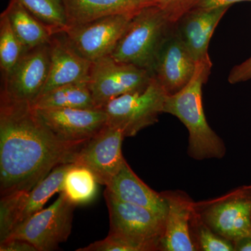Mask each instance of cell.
I'll return each instance as SVG.
<instances>
[{
	"instance_id": "4dcf8cb0",
	"label": "cell",
	"mask_w": 251,
	"mask_h": 251,
	"mask_svg": "<svg viewBox=\"0 0 251 251\" xmlns=\"http://www.w3.org/2000/svg\"><path fill=\"white\" fill-rule=\"evenodd\" d=\"M234 244V251H251V235L238 239Z\"/></svg>"
},
{
	"instance_id": "5bb4252c",
	"label": "cell",
	"mask_w": 251,
	"mask_h": 251,
	"mask_svg": "<svg viewBox=\"0 0 251 251\" xmlns=\"http://www.w3.org/2000/svg\"><path fill=\"white\" fill-rule=\"evenodd\" d=\"M228 9L196 7L175 23L176 34L196 62L211 59L208 48L211 36Z\"/></svg>"
},
{
	"instance_id": "8992f818",
	"label": "cell",
	"mask_w": 251,
	"mask_h": 251,
	"mask_svg": "<svg viewBox=\"0 0 251 251\" xmlns=\"http://www.w3.org/2000/svg\"><path fill=\"white\" fill-rule=\"evenodd\" d=\"M194 210L209 228L233 242L251 235V185L194 202Z\"/></svg>"
},
{
	"instance_id": "3957f363",
	"label": "cell",
	"mask_w": 251,
	"mask_h": 251,
	"mask_svg": "<svg viewBox=\"0 0 251 251\" xmlns=\"http://www.w3.org/2000/svg\"><path fill=\"white\" fill-rule=\"evenodd\" d=\"M174 25L156 6H145L130 20L110 56L152 75L157 54Z\"/></svg>"
},
{
	"instance_id": "ba28073f",
	"label": "cell",
	"mask_w": 251,
	"mask_h": 251,
	"mask_svg": "<svg viewBox=\"0 0 251 251\" xmlns=\"http://www.w3.org/2000/svg\"><path fill=\"white\" fill-rule=\"evenodd\" d=\"M75 206L64 193H59L58 198L51 205L18 225L8 239H24L38 251L57 250L59 244L67 242L72 232Z\"/></svg>"
},
{
	"instance_id": "603a6c76",
	"label": "cell",
	"mask_w": 251,
	"mask_h": 251,
	"mask_svg": "<svg viewBox=\"0 0 251 251\" xmlns=\"http://www.w3.org/2000/svg\"><path fill=\"white\" fill-rule=\"evenodd\" d=\"M52 34L64 32L68 28L65 8L62 0H17Z\"/></svg>"
},
{
	"instance_id": "8fae6325",
	"label": "cell",
	"mask_w": 251,
	"mask_h": 251,
	"mask_svg": "<svg viewBox=\"0 0 251 251\" xmlns=\"http://www.w3.org/2000/svg\"><path fill=\"white\" fill-rule=\"evenodd\" d=\"M34 109L48 129L64 143H85L108 122L103 108Z\"/></svg>"
},
{
	"instance_id": "6da1fadb",
	"label": "cell",
	"mask_w": 251,
	"mask_h": 251,
	"mask_svg": "<svg viewBox=\"0 0 251 251\" xmlns=\"http://www.w3.org/2000/svg\"><path fill=\"white\" fill-rule=\"evenodd\" d=\"M85 143L61 142L32 104L0 97L1 196L29 192L56 167L74 163Z\"/></svg>"
},
{
	"instance_id": "cb8c5ba5",
	"label": "cell",
	"mask_w": 251,
	"mask_h": 251,
	"mask_svg": "<svg viewBox=\"0 0 251 251\" xmlns=\"http://www.w3.org/2000/svg\"><path fill=\"white\" fill-rule=\"evenodd\" d=\"M27 49L15 34L7 16H0V68L1 77L9 74Z\"/></svg>"
},
{
	"instance_id": "4316f807",
	"label": "cell",
	"mask_w": 251,
	"mask_h": 251,
	"mask_svg": "<svg viewBox=\"0 0 251 251\" xmlns=\"http://www.w3.org/2000/svg\"><path fill=\"white\" fill-rule=\"evenodd\" d=\"M151 6L161 9L172 23H175L188 11L197 7L201 0H149Z\"/></svg>"
},
{
	"instance_id": "e0dca14e",
	"label": "cell",
	"mask_w": 251,
	"mask_h": 251,
	"mask_svg": "<svg viewBox=\"0 0 251 251\" xmlns=\"http://www.w3.org/2000/svg\"><path fill=\"white\" fill-rule=\"evenodd\" d=\"M106 189L123 202L148 208L166 217L168 205L166 198L161 193L156 192L145 184L126 161L107 185Z\"/></svg>"
},
{
	"instance_id": "9c48e42d",
	"label": "cell",
	"mask_w": 251,
	"mask_h": 251,
	"mask_svg": "<svg viewBox=\"0 0 251 251\" xmlns=\"http://www.w3.org/2000/svg\"><path fill=\"white\" fill-rule=\"evenodd\" d=\"M50 64V44L27 50L9 74L1 77L0 97L33 105L45 87Z\"/></svg>"
},
{
	"instance_id": "484cf974",
	"label": "cell",
	"mask_w": 251,
	"mask_h": 251,
	"mask_svg": "<svg viewBox=\"0 0 251 251\" xmlns=\"http://www.w3.org/2000/svg\"><path fill=\"white\" fill-rule=\"evenodd\" d=\"M191 234L198 251H234V242L209 228L195 210L191 221Z\"/></svg>"
},
{
	"instance_id": "4fadbf2b",
	"label": "cell",
	"mask_w": 251,
	"mask_h": 251,
	"mask_svg": "<svg viewBox=\"0 0 251 251\" xmlns=\"http://www.w3.org/2000/svg\"><path fill=\"white\" fill-rule=\"evenodd\" d=\"M197 62L185 47L175 25L155 59L152 76L168 95L179 92L194 75Z\"/></svg>"
},
{
	"instance_id": "d6986e66",
	"label": "cell",
	"mask_w": 251,
	"mask_h": 251,
	"mask_svg": "<svg viewBox=\"0 0 251 251\" xmlns=\"http://www.w3.org/2000/svg\"><path fill=\"white\" fill-rule=\"evenodd\" d=\"M3 12L7 16L13 30L26 49L50 43L54 35L52 31L17 0H10Z\"/></svg>"
},
{
	"instance_id": "52a82bcc",
	"label": "cell",
	"mask_w": 251,
	"mask_h": 251,
	"mask_svg": "<svg viewBox=\"0 0 251 251\" xmlns=\"http://www.w3.org/2000/svg\"><path fill=\"white\" fill-rule=\"evenodd\" d=\"M152 78L148 71L108 55L92 62L87 85L96 105L102 108L117 97L145 90Z\"/></svg>"
},
{
	"instance_id": "7c38bea8",
	"label": "cell",
	"mask_w": 251,
	"mask_h": 251,
	"mask_svg": "<svg viewBox=\"0 0 251 251\" xmlns=\"http://www.w3.org/2000/svg\"><path fill=\"white\" fill-rule=\"evenodd\" d=\"M125 138L121 130L107 125L86 142L77 153L74 164L90 170L99 184L106 186L126 161L122 150Z\"/></svg>"
},
{
	"instance_id": "ac0fdd59",
	"label": "cell",
	"mask_w": 251,
	"mask_h": 251,
	"mask_svg": "<svg viewBox=\"0 0 251 251\" xmlns=\"http://www.w3.org/2000/svg\"><path fill=\"white\" fill-rule=\"evenodd\" d=\"M65 8L68 28L116 14H135L149 0H62ZM67 28V29H68Z\"/></svg>"
},
{
	"instance_id": "d4e9b609",
	"label": "cell",
	"mask_w": 251,
	"mask_h": 251,
	"mask_svg": "<svg viewBox=\"0 0 251 251\" xmlns=\"http://www.w3.org/2000/svg\"><path fill=\"white\" fill-rule=\"evenodd\" d=\"M28 193L16 191L1 196L0 200V242H4L21 224Z\"/></svg>"
},
{
	"instance_id": "9a60e30c",
	"label": "cell",
	"mask_w": 251,
	"mask_h": 251,
	"mask_svg": "<svg viewBox=\"0 0 251 251\" xmlns=\"http://www.w3.org/2000/svg\"><path fill=\"white\" fill-rule=\"evenodd\" d=\"M161 193L166 198L168 209L160 251H198L191 234L194 201L182 191Z\"/></svg>"
},
{
	"instance_id": "ffe728a7",
	"label": "cell",
	"mask_w": 251,
	"mask_h": 251,
	"mask_svg": "<svg viewBox=\"0 0 251 251\" xmlns=\"http://www.w3.org/2000/svg\"><path fill=\"white\" fill-rule=\"evenodd\" d=\"M33 107L36 109L99 108L87 82L67 84L52 89L41 95Z\"/></svg>"
},
{
	"instance_id": "2e32d148",
	"label": "cell",
	"mask_w": 251,
	"mask_h": 251,
	"mask_svg": "<svg viewBox=\"0 0 251 251\" xmlns=\"http://www.w3.org/2000/svg\"><path fill=\"white\" fill-rule=\"evenodd\" d=\"M50 45L49 77L41 95L67 84L87 82L92 62L82 57L68 44L63 32L54 34Z\"/></svg>"
},
{
	"instance_id": "f1b7e54d",
	"label": "cell",
	"mask_w": 251,
	"mask_h": 251,
	"mask_svg": "<svg viewBox=\"0 0 251 251\" xmlns=\"http://www.w3.org/2000/svg\"><path fill=\"white\" fill-rule=\"evenodd\" d=\"M0 251H38L34 245L22 239L9 238L0 242Z\"/></svg>"
},
{
	"instance_id": "5b68a950",
	"label": "cell",
	"mask_w": 251,
	"mask_h": 251,
	"mask_svg": "<svg viewBox=\"0 0 251 251\" xmlns=\"http://www.w3.org/2000/svg\"><path fill=\"white\" fill-rule=\"evenodd\" d=\"M167 95L153 77L145 90L124 94L104 105L107 125L121 130L125 138L135 136L158 122Z\"/></svg>"
},
{
	"instance_id": "f546056e",
	"label": "cell",
	"mask_w": 251,
	"mask_h": 251,
	"mask_svg": "<svg viewBox=\"0 0 251 251\" xmlns=\"http://www.w3.org/2000/svg\"><path fill=\"white\" fill-rule=\"evenodd\" d=\"M251 1V0H201L197 7L203 9H215V8L227 7L234 3L241 1Z\"/></svg>"
},
{
	"instance_id": "277c9868",
	"label": "cell",
	"mask_w": 251,
	"mask_h": 251,
	"mask_svg": "<svg viewBox=\"0 0 251 251\" xmlns=\"http://www.w3.org/2000/svg\"><path fill=\"white\" fill-rule=\"evenodd\" d=\"M104 197L110 219L108 234L133 243L141 251H160L166 217L148 208L123 202L107 189Z\"/></svg>"
},
{
	"instance_id": "7402d4cb",
	"label": "cell",
	"mask_w": 251,
	"mask_h": 251,
	"mask_svg": "<svg viewBox=\"0 0 251 251\" xmlns=\"http://www.w3.org/2000/svg\"><path fill=\"white\" fill-rule=\"evenodd\" d=\"M73 164L66 163L56 167L29 191L21 216V224L43 209L46 203L54 194L62 192L64 176Z\"/></svg>"
},
{
	"instance_id": "83f0119b",
	"label": "cell",
	"mask_w": 251,
	"mask_h": 251,
	"mask_svg": "<svg viewBox=\"0 0 251 251\" xmlns=\"http://www.w3.org/2000/svg\"><path fill=\"white\" fill-rule=\"evenodd\" d=\"M227 80L231 84L251 80V57L245 62L232 68Z\"/></svg>"
},
{
	"instance_id": "44dd1931",
	"label": "cell",
	"mask_w": 251,
	"mask_h": 251,
	"mask_svg": "<svg viewBox=\"0 0 251 251\" xmlns=\"http://www.w3.org/2000/svg\"><path fill=\"white\" fill-rule=\"evenodd\" d=\"M98 184L90 170L74 163L64 176L62 192L75 206L87 204L95 199Z\"/></svg>"
},
{
	"instance_id": "7a4b0ae2",
	"label": "cell",
	"mask_w": 251,
	"mask_h": 251,
	"mask_svg": "<svg viewBox=\"0 0 251 251\" xmlns=\"http://www.w3.org/2000/svg\"><path fill=\"white\" fill-rule=\"evenodd\" d=\"M211 59L198 62L194 75L177 93L167 95L163 113L171 114L188 129V154L195 160L221 159L226 155L224 142L207 123L202 105V86L210 75Z\"/></svg>"
},
{
	"instance_id": "30bf717a",
	"label": "cell",
	"mask_w": 251,
	"mask_h": 251,
	"mask_svg": "<svg viewBox=\"0 0 251 251\" xmlns=\"http://www.w3.org/2000/svg\"><path fill=\"white\" fill-rule=\"evenodd\" d=\"M135 14L105 16L69 27L63 34L77 53L90 62H95L110 55Z\"/></svg>"
}]
</instances>
